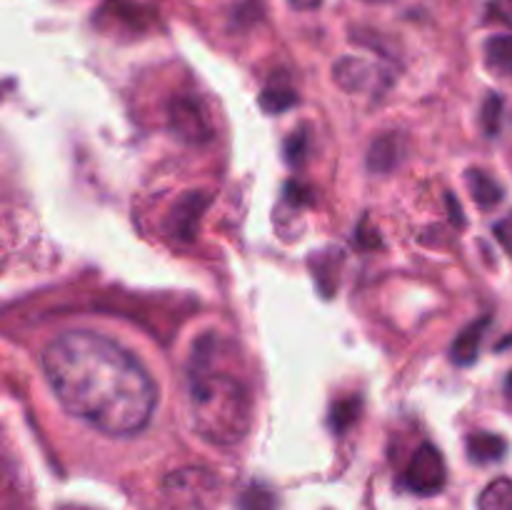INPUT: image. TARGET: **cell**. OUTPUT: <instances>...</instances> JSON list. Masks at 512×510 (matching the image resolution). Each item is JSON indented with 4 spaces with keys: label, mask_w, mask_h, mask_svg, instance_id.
<instances>
[{
    "label": "cell",
    "mask_w": 512,
    "mask_h": 510,
    "mask_svg": "<svg viewBox=\"0 0 512 510\" xmlns=\"http://www.w3.org/2000/svg\"><path fill=\"white\" fill-rule=\"evenodd\" d=\"M40 365L58 403L113 438L138 435L158 408V388L145 365L95 330H68L53 338Z\"/></svg>",
    "instance_id": "1"
},
{
    "label": "cell",
    "mask_w": 512,
    "mask_h": 510,
    "mask_svg": "<svg viewBox=\"0 0 512 510\" xmlns=\"http://www.w3.org/2000/svg\"><path fill=\"white\" fill-rule=\"evenodd\" d=\"M193 428L213 445H238L253 425V400L235 375L210 370L208 338L198 340L188 370Z\"/></svg>",
    "instance_id": "2"
},
{
    "label": "cell",
    "mask_w": 512,
    "mask_h": 510,
    "mask_svg": "<svg viewBox=\"0 0 512 510\" xmlns=\"http://www.w3.org/2000/svg\"><path fill=\"white\" fill-rule=\"evenodd\" d=\"M223 483L210 468L188 465L160 483V510H218Z\"/></svg>",
    "instance_id": "3"
},
{
    "label": "cell",
    "mask_w": 512,
    "mask_h": 510,
    "mask_svg": "<svg viewBox=\"0 0 512 510\" xmlns=\"http://www.w3.org/2000/svg\"><path fill=\"white\" fill-rule=\"evenodd\" d=\"M170 130L188 145H203L213 138V120L193 95H178L168 105Z\"/></svg>",
    "instance_id": "4"
},
{
    "label": "cell",
    "mask_w": 512,
    "mask_h": 510,
    "mask_svg": "<svg viewBox=\"0 0 512 510\" xmlns=\"http://www.w3.org/2000/svg\"><path fill=\"white\" fill-rule=\"evenodd\" d=\"M403 483L405 488L418 495H438L448 483V468H445L443 453L430 443L420 445L408 468H405Z\"/></svg>",
    "instance_id": "5"
},
{
    "label": "cell",
    "mask_w": 512,
    "mask_h": 510,
    "mask_svg": "<svg viewBox=\"0 0 512 510\" xmlns=\"http://www.w3.org/2000/svg\"><path fill=\"white\" fill-rule=\"evenodd\" d=\"M210 205V195L208 193H185L183 198L175 203V208L170 210V218H168V230L173 238L188 240L195 238L198 233V223L203 218V213L208 210Z\"/></svg>",
    "instance_id": "6"
},
{
    "label": "cell",
    "mask_w": 512,
    "mask_h": 510,
    "mask_svg": "<svg viewBox=\"0 0 512 510\" xmlns=\"http://www.w3.org/2000/svg\"><path fill=\"white\" fill-rule=\"evenodd\" d=\"M378 70L368 63V60L360 58H343L338 65H335V80L338 85H343L350 93H358V90H365L370 85V80H375Z\"/></svg>",
    "instance_id": "7"
},
{
    "label": "cell",
    "mask_w": 512,
    "mask_h": 510,
    "mask_svg": "<svg viewBox=\"0 0 512 510\" xmlns=\"http://www.w3.org/2000/svg\"><path fill=\"white\" fill-rule=\"evenodd\" d=\"M508 453V443L505 438L495 433H473L468 438V455L473 463H498Z\"/></svg>",
    "instance_id": "8"
},
{
    "label": "cell",
    "mask_w": 512,
    "mask_h": 510,
    "mask_svg": "<svg viewBox=\"0 0 512 510\" xmlns=\"http://www.w3.org/2000/svg\"><path fill=\"white\" fill-rule=\"evenodd\" d=\"M488 325H490V318H483V320H478V323L468 325V328L458 335V340H455V345H453L455 363L473 365L475 360H478L480 343H483V333Z\"/></svg>",
    "instance_id": "9"
},
{
    "label": "cell",
    "mask_w": 512,
    "mask_h": 510,
    "mask_svg": "<svg viewBox=\"0 0 512 510\" xmlns=\"http://www.w3.org/2000/svg\"><path fill=\"white\" fill-rule=\"evenodd\" d=\"M468 188L475 203L485 210L495 208L503 200V185L493 175L485 173V170H468Z\"/></svg>",
    "instance_id": "10"
},
{
    "label": "cell",
    "mask_w": 512,
    "mask_h": 510,
    "mask_svg": "<svg viewBox=\"0 0 512 510\" xmlns=\"http://www.w3.org/2000/svg\"><path fill=\"white\" fill-rule=\"evenodd\" d=\"M258 103L260 108L270 115L285 113V110H290L295 103H298V93H295V88L288 83V80L278 78V80H270V83L265 85Z\"/></svg>",
    "instance_id": "11"
},
{
    "label": "cell",
    "mask_w": 512,
    "mask_h": 510,
    "mask_svg": "<svg viewBox=\"0 0 512 510\" xmlns=\"http://www.w3.org/2000/svg\"><path fill=\"white\" fill-rule=\"evenodd\" d=\"M485 63L500 75H512V35H493L485 43Z\"/></svg>",
    "instance_id": "12"
},
{
    "label": "cell",
    "mask_w": 512,
    "mask_h": 510,
    "mask_svg": "<svg viewBox=\"0 0 512 510\" xmlns=\"http://www.w3.org/2000/svg\"><path fill=\"white\" fill-rule=\"evenodd\" d=\"M398 155V140H395L393 135H383V138L375 140L373 148H370L368 168L375 170V173H388V170H393L395 163H398Z\"/></svg>",
    "instance_id": "13"
},
{
    "label": "cell",
    "mask_w": 512,
    "mask_h": 510,
    "mask_svg": "<svg viewBox=\"0 0 512 510\" xmlns=\"http://www.w3.org/2000/svg\"><path fill=\"white\" fill-rule=\"evenodd\" d=\"M478 510H512V480L495 478L478 498Z\"/></svg>",
    "instance_id": "14"
},
{
    "label": "cell",
    "mask_w": 512,
    "mask_h": 510,
    "mask_svg": "<svg viewBox=\"0 0 512 510\" xmlns=\"http://www.w3.org/2000/svg\"><path fill=\"white\" fill-rule=\"evenodd\" d=\"M240 510H278V498L263 483H253L243 490L238 500Z\"/></svg>",
    "instance_id": "15"
},
{
    "label": "cell",
    "mask_w": 512,
    "mask_h": 510,
    "mask_svg": "<svg viewBox=\"0 0 512 510\" xmlns=\"http://www.w3.org/2000/svg\"><path fill=\"white\" fill-rule=\"evenodd\" d=\"M360 415V400L358 398H343L333 405L330 410V425L335 433H343L350 423Z\"/></svg>",
    "instance_id": "16"
},
{
    "label": "cell",
    "mask_w": 512,
    "mask_h": 510,
    "mask_svg": "<svg viewBox=\"0 0 512 510\" xmlns=\"http://www.w3.org/2000/svg\"><path fill=\"white\" fill-rule=\"evenodd\" d=\"M500 115H503V98L498 93H490L483 105V128L488 138H495L500 130Z\"/></svg>",
    "instance_id": "17"
},
{
    "label": "cell",
    "mask_w": 512,
    "mask_h": 510,
    "mask_svg": "<svg viewBox=\"0 0 512 510\" xmlns=\"http://www.w3.org/2000/svg\"><path fill=\"white\" fill-rule=\"evenodd\" d=\"M305 153H308V135L298 130L285 143V158H288L290 165H300L305 160Z\"/></svg>",
    "instance_id": "18"
},
{
    "label": "cell",
    "mask_w": 512,
    "mask_h": 510,
    "mask_svg": "<svg viewBox=\"0 0 512 510\" xmlns=\"http://www.w3.org/2000/svg\"><path fill=\"white\" fill-rule=\"evenodd\" d=\"M495 238H498V243L512 255V213L505 215V218L495 225Z\"/></svg>",
    "instance_id": "19"
},
{
    "label": "cell",
    "mask_w": 512,
    "mask_h": 510,
    "mask_svg": "<svg viewBox=\"0 0 512 510\" xmlns=\"http://www.w3.org/2000/svg\"><path fill=\"white\" fill-rule=\"evenodd\" d=\"M285 195H288V200L293 205H308L310 200H313V195H310V188H305V185H300V183H288V188H285Z\"/></svg>",
    "instance_id": "20"
},
{
    "label": "cell",
    "mask_w": 512,
    "mask_h": 510,
    "mask_svg": "<svg viewBox=\"0 0 512 510\" xmlns=\"http://www.w3.org/2000/svg\"><path fill=\"white\" fill-rule=\"evenodd\" d=\"M295 10H318L323 5V0H290Z\"/></svg>",
    "instance_id": "21"
},
{
    "label": "cell",
    "mask_w": 512,
    "mask_h": 510,
    "mask_svg": "<svg viewBox=\"0 0 512 510\" xmlns=\"http://www.w3.org/2000/svg\"><path fill=\"white\" fill-rule=\"evenodd\" d=\"M55 510H93V508H85V505H60Z\"/></svg>",
    "instance_id": "22"
},
{
    "label": "cell",
    "mask_w": 512,
    "mask_h": 510,
    "mask_svg": "<svg viewBox=\"0 0 512 510\" xmlns=\"http://www.w3.org/2000/svg\"><path fill=\"white\" fill-rule=\"evenodd\" d=\"M505 390H508V395H510V398H512V370H510L508 380H505Z\"/></svg>",
    "instance_id": "23"
},
{
    "label": "cell",
    "mask_w": 512,
    "mask_h": 510,
    "mask_svg": "<svg viewBox=\"0 0 512 510\" xmlns=\"http://www.w3.org/2000/svg\"><path fill=\"white\" fill-rule=\"evenodd\" d=\"M508 3H510V10H512V0H508Z\"/></svg>",
    "instance_id": "24"
}]
</instances>
